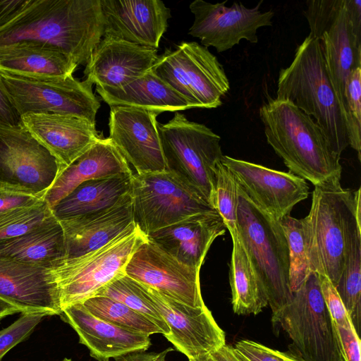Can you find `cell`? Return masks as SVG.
Instances as JSON below:
<instances>
[{
	"label": "cell",
	"mask_w": 361,
	"mask_h": 361,
	"mask_svg": "<svg viewBox=\"0 0 361 361\" xmlns=\"http://www.w3.org/2000/svg\"><path fill=\"white\" fill-rule=\"evenodd\" d=\"M100 0H27L0 25V49L18 44L59 50L86 65L102 38Z\"/></svg>",
	"instance_id": "cell-1"
},
{
	"label": "cell",
	"mask_w": 361,
	"mask_h": 361,
	"mask_svg": "<svg viewBox=\"0 0 361 361\" xmlns=\"http://www.w3.org/2000/svg\"><path fill=\"white\" fill-rule=\"evenodd\" d=\"M268 144L289 172L314 185L340 180V157L314 120L293 103L271 99L259 111Z\"/></svg>",
	"instance_id": "cell-2"
},
{
	"label": "cell",
	"mask_w": 361,
	"mask_h": 361,
	"mask_svg": "<svg viewBox=\"0 0 361 361\" xmlns=\"http://www.w3.org/2000/svg\"><path fill=\"white\" fill-rule=\"evenodd\" d=\"M276 98L290 102L311 116L337 155L341 157L348 147L344 118L317 38L307 36L297 47L291 63L280 70Z\"/></svg>",
	"instance_id": "cell-3"
},
{
	"label": "cell",
	"mask_w": 361,
	"mask_h": 361,
	"mask_svg": "<svg viewBox=\"0 0 361 361\" xmlns=\"http://www.w3.org/2000/svg\"><path fill=\"white\" fill-rule=\"evenodd\" d=\"M355 210L353 192L335 180L314 185L309 214L301 219L310 270L334 287L344 267L350 231L355 224L361 227Z\"/></svg>",
	"instance_id": "cell-4"
},
{
	"label": "cell",
	"mask_w": 361,
	"mask_h": 361,
	"mask_svg": "<svg viewBox=\"0 0 361 361\" xmlns=\"http://www.w3.org/2000/svg\"><path fill=\"white\" fill-rule=\"evenodd\" d=\"M237 220L240 238L267 294L273 319L293 297L284 231L279 221L259 208L239 185Z\"/></svg>",
	"instance_id": "cell-5"
},
{
	"label": "cell",
	"mask_w": 361,
	"mask_h": 361,
	"mask_svg": "<svg viewBox=\"0 0 361 361\" xmlns=\"http://www.w3.org/2000/svg\"><path fill=\"white\" fill-rule=\"evenodd\" d=\"M271 322L276 334L281 329L288 334L290 353L302 361H345L317 273L310 274Z\"/></svg>",
	"instance_id": "cell-6"
},
{
	"label": "cell",
	"mask_w": 361,
	"mask_h": 361,
	"mask_svg": "<svg viewBox=\"0 0 361 361\" xmlns=\"http://www.w3.org/2000/svg\"><path fill=\"white\" fill-rule=\"evenodd\" d=\"M147 237L134 223L103 247L73 258H63L50 267L57 283L62 310L82 303L125 274V267Z\"/></svg>",
	"instance_id": "cell-7"
},
{
	"label": "cell",
	"mask_w": 361,
	"mask_h": 361,
	"mask_svg": "<svg viewBox=\"0 0 361 361\" xmlns=\"http://www.w3.org/2000/svg\"><path fill=\"white\" fill-rule=\"evenodd\" d=\"M157 128L166 171L198 190L212 204L216 168L224 156L220 136L178 111L166 123H158Z\"/></svg>",
	"instance_id": "cell-8"
},
{
	"label": "cell",
	"mask_w": 361,
	"mask_h": 361,
	"mask_svg": "<svg viewBox=\"0 0 361 361\" xmlns=\"http://www.w3.org/2000/svg\"><path fill=\"white\" fill-rule=\"evenodd\" d=\"M151 70L192 108L215 109L230 88L222 65L208 48L196 42H183L166 49Z\"/></svg>",
	"instance_id": "cell-9"
},
{
	"label": "cell",
	"mask_w": 361,
	"mask_h": 361,
	"mask_svg": "<svg viewBox=\"0 0 361 361\" xmlns=\"http://www.w3.org/2000/svg\"><path fill=\"white\" fill-rule=\"evenodd\" d=\"M130 196L133 222L146 235L190 216L215 210L201 192L167 171L133 173Z\"/></svg>",
	"instance_id": "cell-10"
},
{
	"label": "cell",
	"mask_w": 361,
	"mask_h": 361,
	"mask_svg": "<svg viewBox=\"0 0 361 361\" xmlns=\"http://www.w3.org/2000/svg\"><path fill=\"white\" fill-rule=\"evenodd\" d=\"M306 4L304 14L309 35L320 42L327 75L345 121V86L351 72L361 67V35L353 28L345 0H309Z\"/></svg>",
	"instance_id": "cell-11"
},
{
	"label": "cell",
	"mask_w": 361,
	"mask_h": 361,
	"mask_svg": "<svg viewBox=\"0 0 361 361\" xmlns=\"http://www.w3.org/2000/svg\"><path fill=\"white\" fill-rule=\"evenodd\" d=\"M0 80L20 116L29 113L68 114L95 123L100 103L88 79L80 81L71 75L43 81L0 72Z\"/></svg>",
	"instance_id": "cell-12"
},
{
	"label": "cell",
	"mask_w": 361,
	"mask_h": 361,
	"mask_svg": "<svg viewBox=\"0 0 361 361\" xmlns=\"http://www.w3.org/2000/svg\"><path fill=\"white\" fill-rule=\"evenodd\" d=\"M60 171L57 159L23 124H0V183L44 195Z\"/></svg>",
	"instance_id": "cell-13"
},
{
	"label": "cell",
	"mask_w": 361,
	"mask_h": 361,
	"mask_svg": "<svg viewBox=\"0 0 361 361\" xmlns=\"http://www.w3.org/2000/svg\"><path fill=\"white\" fill-rule=\"evenodd\" d=\"M226 2L211 4L195 0L190 4L195 20L188 34L200 39L202 46L223 52L242 39L255 44L258 42L257 30L272 25L274 13L260 11L263 1L251 8L237 2L226 6Z\"/></svg>",
	"instance_id": "cell-14"
},
{
	"label": "cell",
	"mask_w": 361,
	"mask_h": 361,
	"mask_svg": "<svg viewBox=\"0 0 361 361\" xmlns=\"http://www.w3.org/2000/svg\"><path fill=\"white\" fill-rule=\"evenodd\" d=\"M138 283L169 328L164 337L188 360L208 356L226 344L224 331L206 305L190 307Z\"/></svg>",
	"instance_id": "cell-15"
},
{
	"label": "cell",
	"mask_w": 361,
	"mask_h": 361,
	"mask_svg": "<svg viewBox=\"0 0 361 361\" xmlns=\"http://www.w3.org/2000/svg\"><path fill=\"white\" fill-rule=\"evenodd\" d=\"M200 271L183 264L148 238L125 267V274L135 281L193 307L205 306Z\"/></svg>",
	"instance_id": "cell-16"
},
{
	"label": "cell",
	"mask_w": 361,
	"mask_h": 361,
	"mask_svg": "<svg viewBox=\"0 0 361 361\" xmlns=\"http://www.w3.org/2000/svg\"><path fill=\"white\" fill-rule=\"evenodd\" d=\"M222 164L239 187L259 208L277 221L290 215L294 206L307 198L306 180L290 172L224 155Z\"/></svg>",
	"instance_id": "cell-17"
},
{
	"label": "cell",
	"mask_w": 361,
	"mask_h": 361,
	"mask_svg": "<svg viewBox=\"0 0 361 361\" xmlns=\"http://www.w3.org/2000/svg\"><path fill=\"white\" fill-rule=\"evenodd\" d=\"M109 136L136 173L145 174L166 171L153 111L130 106H110Z\"/></svg>",
	"instance_id": "cell-18"
},
{
	"label": "cell",
	"mask_w": 361,
	"mask_h": 361,
	"mask_svg": "<svg viewBox=\"0 0 361 361\" xmlns=\"http://www.w3.org/2000/svg\"><path fill=\"white\" fill-rule=\"evenodd\" d=\"M102 38L157 49L171 17L159 0H100Z\"/></svg>",
	"instance_id": "cell-19"
},
{
	"label": "cell",
	"mask_w": 361,
	"mask_h": 361,
	"mask_svg": "<svg viewBox=\"0 0 361 361\" xmlns=\"http://www.w3.org/2000/svg\"><path fill=\"white\" fill-rule=\"evenodd\" d=\"M0 298L21 313L62 312L59 288L50 267L0 259Z\"/></svg>",
	"instance_id": "cell-20"
},
{
	"label": "cell",
	"mask_w": 361,
	"mask_h": 361,
	"mask_svg": "<svg viewBox=\"0 0 361 361\" xmlns=\"http://www.w3.org/2000/svg\"><path fill=\"white\" fill-rule=\"evenodd\" d=\"M21 123L57 159L61 171L102 137L95 123L73 115L29 113Z\"/></svg>",
	"instance_id": "cell-21"
},
{
	"label": "cell",
	"mask_w": 361,
	"mask_h": 361,
	"mask_svg": "<svg viewBox=\"0 0 361 361\" xmlns=\"http://www.w3.org/2000/svg\"><path fill=\"white\" fill-rule=\"evenodd\" d=\"M157 58L156 49L102 38L84 74L97 87L121 88L149 71Z\"/></svg>",
	"instance_id": "cell-22"
},
{
	"label": "cell",
	"mask_w": 361,
	"mask_h": 361,
	"mask_svg": "<svg viewBox=\"0 0 361 361\" xmlns=\"http://www.w3.org/2000/svg\"><path fill=\"white\" fill-rule=\"evenodd\" d=\"M77 333L79 343L99 361L147 350L150 336L123 329L91 314L82 303L67 306L59 315Z\"/></svg>",
	"instance_id": "cell-23"
},
{
	"label": "cell",
	"mask_w": 361,
	"mask_h": 361,
	"mask_svg": "<svg viewBox=\"0 0 361 361\" xmlns=\"http://www.w3.org/2000/svg\"><path fill=\"white\" fill-rule=\"evenodd\" d=\"M226 231L214 210L190 216L147 237L183 264L200 269L212 243Z\"/></svg>",
	"instance_id": "cell-24"
},
{
	"label": "cell",
	"mask_w": 361,
	"mask_h": 361,
	"mask_svg": "<svg viewBox=\"0 0 361 361\" xmlns=\"http://www.w3.org/2000/svg\"><path fill=\"white\" fill-rule=\"evenodd\" d=\"M59 221L64 234V258L82 256L106 245L134 223L130 193L109 208Z\"/></svg>",
	"instance_id": "cell-25"
},
{
	"label": "cell",
	"mask_w": 361,
	"mask_h": 361,
	"mask_svg": "<svg viewBox=\"0 0 361 361\" xmlns=\"http://www.w3.org/2000/svg\"><path fill=\"white\" fill-rule=\"evenodd\" d=\"M128 173L129 164L111 140L101 137L59 172L44 199L51 209L83 182Z\"/></svg>",
	"instance_id": "cell-26"
},
{
	"label": "cell",
	"mask_w": 361,
	"mask_h": 361,
	"mask_svg": "<svg viewBox=\"0 0 361 361\" xmlns=\"http://www.w3.org/2000/svg\"><path fill=\"white\" fill-rule=\"evenodd\" d=\"M78 65L67 54L40 44L23 43L0 49V72L43 81L73 75Z\"/></svg>",
	"instance_id": "cell-27"
},
{
	"label": "cell",
	"mask_w": 361,
	"mask_h": 361,
	"mask_svg": "<svg viewBox=\"0 0 361 361\" xmlns=\"http://www.w3.org/2000/svg\"><path fill=\"white\" fill-rule=\"evenodd\" d=\"M96 90L110 106H130L153 111L159 114L166 111L192 109L184 97L151 69L121 88L96 86Z\"/></svg>",
	"instance_id": "cell-28"
},
{
	"label": "cell",
	"mask_w": 361,
	"mask_h": 361,
	"mask_svg": "<svg viewBox=\"0 0 361 361\" xmlns=\"http://www.w3.org/2000/svg\"><path fill=\"white\" fill-rule=\"evenodd\" d=\"M133 173L89 180L77 186L52 208L59 221L109 208L130 193Z\"/></svg>",
	"instance_id": "cell-29"
},
{
	"label": "cell",
	"mask_w": 361,
	"mask_h": 361,
	"mask_svg": "<svg viewBox=\"0 0 361 361\" xmlns=\"http://www.w3.org/2000/svg\"><path fill=\"white\" fill-rule=\"evenodd\" d=\"M62 226L55 217L20 235L0 241V259L51 267L65 257Z\"/></svg>",
	"instance_id": "cell-30"
},
{
	"label": "cell",
	"mask_w": 361,
	"mask_h": 361,
	"mask_svg": "<svg viewBox=\"0 0 361 361\" xmlns=\"http://www.w3.org/2000/svg\"><path fill=\"white\" fill-rule=\"evenodd\" d=\"M229 283L234 313L238 315H256L269 305L267 294L240 235L233 242Z\"/></svg>",
	"instance_id": "cell-31"
},
{
	"label": "cell",
	"mask_w": 361,
	"mask_h": 361,
	"mask_svg": "<svg viewBox=\"0 0 361 361\" xmlns=\"http://www.w3.org/2000/svg\"><path fill=\"white\" fill-rule=\"evenodd\" d=\"M360 335L361 322V227L355 224L349 235L344 267L335 287Z\"/></svg>",
	"instance_id": "cell-32"
},
{
	"label": "cell",
	"mask_w": 361,
	"mask_h": 361,
	"mask_svg": "<svg viewBox=\"0 0 361 361\" xmlns=\"http://www.w3.org/2000/svg\"><path fill=\"white\" fill-rule=\"evenodd\" d=\"M96 317L123 329L151 336L161 330L146 317L126 305L104 296H93L82 303Z\"/></svg>",
	"instance_id": "cell-33"
},
{
	"label": "cell",
	"mask_w": 361,
	"mask_h": 361,
	"mask_svg": "<svg viewBox=\"0 0 361 361\" xmlns=\"http://www.w3.org/2000/svg\"><path fill=\"white\" fill-rule=\"evenodd\" d=\"M321 290L334 321L345 361H361V341L335 287L320 275Z\"/></svg>",
	"instance_id": "cell-34"
},
{
	"label": "cell",
	"mask_w": 361,
	"mask_h": 361,
	"mask_svg": "<svg viewBox=\"0 0 361 361\" xmlns=\"http://www.w3.org/2000/svg\"><path fill=\"white\" fill-rule=\"evenodd\" d=\"M94 296L107 297L126 305L156 324L164 336L170 331L162 317L140 288L138 282L126 274L103 287Z\"/></svg>",
	"instance_id": "cell-35"
},
{
	"label": "cell",
	"mask_w": 361,
	"mask_h": 361,
	"mask_svg": "<svg viewBox=\"0 0 361 361\" xmlns=\"http://www.w3.org/2000/svg\"><path fill=\"white\" fill-rule=\"evenodd\" d=\"M238 202V184L236 178L221 160L216 168L212 205L222 218L233 242L239 237Z\"/></svg>",
	"instance_id": "cell-36"
},
{
	"label": "cell",
	"mask_w": 361,
	"mask_h": 361,
	"mask_svg": "<svg viewBox=\"0 0 361 361\" xmlns=\"http://www.w3.org/2000/svg\"><path fill=\"white\" fill-rule=\"evenodd\" d=\"M280 224L286 238L289 252V284L293 293L298 290L312 273L307 258L301 219L286 216Z\"/></svg>",
	"instance_id": "cell-37"
},
{
	"label": "cell",
	"mask_w": 361,
	"mask_h": 361,
	"mask_svg": "<svg viewBox=\"0 0 361 361\" xmlns=\"http://www.w3.org/2000/svg\"><path fill=\"white\" fill-rule=\"evenodd\" d=\"M54 217L44 198L32 205L0 213V241L24 234Z\"/></svg>",
	"instance_id": "cell-38"
},
{
	"label": "cell",
	"mask_w": 361,
	"mask_h": 361,
	"mask_svg": "<svg viewBox=\"0 0 361 361\" xmlns=\"http://www.w3.org/2000/svg\"><path fill=\"white\" fill-rule=\"evenodd\" d=\"M345 126L348 146L361 160V67L353 70L345 86Z\"/></svg>",
	"instance_id": "cell-39"
},
{
	"label": "cell",
	"mask_w": 361,
	"mask_h": 361,
	"mask_svg": "<svg viewBox=\"0 0 361 361\" xmlns=\"http://www.w3.org/2000/svg\"><path fill=\"white\" fill-rule=\"evenodd\" d=\"M47 314L22 313L10 326L0 330V361L14 346L27 339Z\"/></svg>",
	"instance_id": "cell-40"
},
{
	"label": "cell",
	"mask_w": 361,
	"mask_h": 361,
	"mask_svg": "<svg viewBox=\"0 0 361 361\" xmlns=\"http://www.w3.org/2000/svg\"><path fill=\"white\" fill-rule=\"evenodd\" d=\"M233 347L245 361H302L290 352L274 350L252 340L241 339Z\"/></svg>",
	"instance_id": "cell-41"
},
{
	"label": "cell",
	"mask_w": 361,
	"mask_h": 361,
	"mask_svg": "<svg viewBox=\"0 0 361 361\" xmlns=\"http://www.w3.org/2000/svg\"><path fill=\"white\" fill-rule=\"evenodd\" d=\"M43 198V195L0 183V213L32 205Z\"/></svg>",
	"instance_id": "cell-42"
},
{
	"label": "cell",
	"mask_w": 361,
	"mask_h": 361,
	"mask_svg": "<svg viewBox=\"0 0 361 361\" xmlns=\"http://www.w3.org/2000/svg\"><path fill=\"white\" fill-rule=\"evenodd\" d=\"M0 124L16 126L22 124L21 116L9 99L0 80Z\"/></svg>",
	"instance_id": "cell-43"
},
{
	"label": "cell",
	"mask_w": 361,
	"mask_h": 361,
	"mask_svg": "<svg viewBox=\"0 0 361 361\" xmlns=\"http://www.w3.org/2000/svg\"><path fill=\"white\" fill-rule=\"evenodd\" d=\"M173 350L172 348H168L160 353L133 352L114 359L115 361H166L167 355Z\"/></svg>",
	"instance_id": "cell-44"
},
{
	"label": "cell",
	"mask_w": 361,
	"mask_h": 361,
	"mask_svg": "<svg viewBox=\"0 0 361 361\" xmlns=\"http://www.w3.org/2000/svg\"><path fill=\"white\" fill-rule=\"evenodd\" d=\"M26 2L27 0L0 1V25L11 18Z\"/></svg>",
	"instance_id": "cell-45"
},
{
	"label": "cell",
	"mask_w": 361,
	"mask_h": 361,
	"mask_svg": "<svg viewBox=\"0 0 361 361\" xmlns=\"http://www.w3.org/2000/svg\"><path fill=\"white\" fill-rule=\"evenodd\" d=\"M211 355L216 361H245L233 346L226 344L212 353Z\"/></svg>",
	"instance_id": "cell-46"
},
{
	"label": "cell",
	"mask_w": 361,
	"mask_h": 361,
	"mask_svg": "<svg viewBox=\"0 0 361 361\" xmlns=\"http://www.w3.org/2000/svg\"><path fill=\"white\" fill-rule=\"evenodd\" d=\"M19 312L21 311L18 308L0 298V320L8 315Z\"/></svg>",
	"instance_id": "cell-47"
},
{
	"label": "cell",
	"mask_w": 361,
	"mask_h": 361,
	"mask_svg": "<svg viewBox=\"0 0 361 361\" xmlns=\"http://www.w3.org/2000/svg\"><path fill=\"white\" fill-rule=\"evenodd\" d=\"M189 361H216L213 357L209 355L208 356H206L204 357H202L201 359L197 360H189Z\"/></svg>",
	"instance_id": "cell-48"
},
{
	"label": "cell",
	"mask_w": 361,
	"mask_h": 361,
	"mask_svg": "<svg viewBox=\"0 0 361 361\" xmlns=\"http://www.w3.org/2000/svg\"><path fill=\"white\" fill-rule=\"evenodd\" d=\"M62 361H73V360L69 358H64Z\"/></svg>",
	"instance_id": "cell-49"
},
{
	"label": "cell",
	"mask_w": 361,
	"mask_h": 361,
	"mask_svg": "<svg viewBox=\"0 0 361 361\" xmlns=\"http://www.w3.org/2000/svg\"><path fill=\"white\" fill-rule=\"evenodd\" d=\"M100 361H109V359H104V360H100Z\"/></svg>",
	"instance_id": "cell-50"
}]
</instances>
